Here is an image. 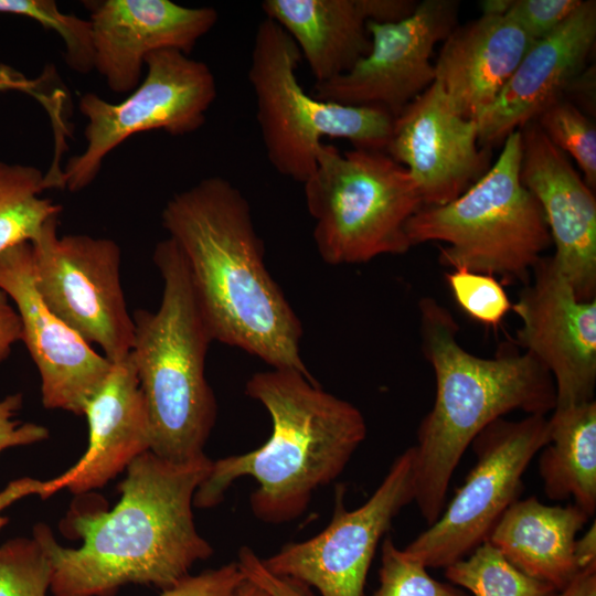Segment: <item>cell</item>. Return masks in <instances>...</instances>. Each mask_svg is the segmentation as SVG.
Here are the masks:
<instances>
[{"label": "cell", "mask_w": 596, "mask_h": 596, "mask_svg": "<svg viewBox=\"0 0 596 596\" xmlns=\"http://www.w3.org/2000/svg\"><path fill=\"white\" fill-rule=\"evenodd\" d=\"M211 465L206 455L175 464L142 454L127 467L111 510L73 504L61 530L82 540L78 547L61 545L50 526L38 523L32 536L51 561L53 596H113L127 584L163 590L211 557L213 547L193 517L195 491Z\"/></svg>", "instance_id": "1"}, {"label": "cell", "mask_w": 596, "mask_h": 596, "mask_svg": "<svg viewBox=\"0 0 596 596\" xmlns=\"http://www.w3.org/2000/svg\"><path fill=\"white\" fill-rule=\"evenodd\" d=\"M161 220L185 257L214 341L312 376L300 354L301 322L265 266L241 191L221 177L203 179L175 193Z\"/></svg>", "instance_id": "2"}, {"label": "cell", "mask_w": 596, "mask_h": 596, "mask_svg": "<svg viewBox=\"0 0 596 596\" xmlns=\"http://www.w3.org/2000/svg\"><path fill=\"white\" fill-rule=\"evenodd\" d=\"M245 392L269 414L270 436L252 451L212 460L193 505L215 507L234 481L251 477L258 485L249 498L253 514L269 524L294 521L345 469L365 439V419L352 403L297 370L257 372Z\"/></svg>", "instance_id": "3"}, {"label": "cell", "mask_w": 596, "mask_h": 596, "mask_svg": "<svg viewBox=\"0 0 596 596\" xmlns=\"http://www.w3.org/2000/svg\"><path fill=\"white\" fill-rule=\"evenodd\" d=\"M418 310L422 352L434 371L436 394L413 446L414 501L430 525L476 436L513 411L546 415L556 393L551 374L529 352L504 344L496 356H477L461 347L457 321L435 298L423 297Z\"/></svg>", "instance_id": "4"}, {"label": "cell", "mask_w": 596, "mask_h": 596, "mask_svg": "<svg viewBox=\"0 0 596 596\" xmlns=\"http://www.w3.org/2000/svg\"><path fill=\"white\" fill-rule=\"evenodd\" d=\"M162 279L156 311L135 310L130 358L146 402L150 451L175 464L199 459L217 415L205 377L214 341L196 298L185 257L170 237L152 254Z\"/></svg>", "instance_id": "5"}, {"label": "cell", "mask_w": 596, "mask_h": 596, "mask_svg": "<svg viewBox=\"0 0 596 596\" xmlns=\"http://www.w3.org/2000/svg\"><path fill=\"white\" fill-rule=\"evenodd\" d=\"M521 152L517 130L461 195L443 205H423L406 224L412 246L445 243L441 266L492 275L502 285L528 284L552 240L540 203L521 181Z\"/></svg>", "instance_id": "6"}, {"label": "cell", "mask_w": 596, "mask_h": 596, "mask_svg": "<svg viewBox=\"0 0 596 596\" xmlns=\"http://www.w3.org/2000/svg\"><path fill=\"white\" fill-rule=\"evenodd\" d=\"M312 236L329 265L362 264L412 247L408 220L423 206L408 170L384 150L322 143L302 183Z\"/></svg>", "instance_id": "7"}, {"label": "cell", "mask_w": 596, "mask_h": 596, "mask_svg": "<svg viewBox=\"0 0 596 596\" xmlns=\"http://www.w3.org/2000/svg\"><path fill=\"white\" fill-rule=\"evenodd\" d=\"M300 58L297 45L283 28L267 18L259 22L248 79L273 168L304 183L317 166L324 137L347 139L358 149L385 151L394 116L380 107L341 105L306 93L296 76Z\"/></svg>", "instance_id": "8"}, {"label": "cell", "mask_w": 596, "mask_h": 596, "mask_svg": "<svg viewBox=\"0 0 596 596\" xmlns=\"http://www.w3.org/2000/svg\"><path fill=\"white\" fill-rule=\"evenodd\" d=\"M143 81L119 103L95 93L79 99L87 119L86 148L72 157L61 173V189L78 192L97 177L109 152L132 135L163 130L182 136L201 128L216 97V82L210 67L173 49L150 53L145 60Z\"/></svg>", "instance_id": "9"}, {"label": "cell", "mask_w": 596, "mask_h": 596, "mask_svg": "<svg viewBox=\"0 0 596 596\" xmlns=\"http://www.w3.org/2000/svg\"><path fill=\"white\" fill-rule=\"evenodd\" d=\"M549 441V418H498L472 440L476 464L439 518L403 550L428 567L467 557L519 499L531 460Z\"/></svg>", "instance_id": "10"}, {"label": "cell", "mask_w": 596, "mask_h": 596, "mask_svg": "<svg viewBox=\"0 0 596 596\" xmlns=\"http://www.w3.org/2000/svg\"><path fill=\"white\" fill-rule=\"evenodd\" d=\"M50 219L31 244L36 290L45 305L104 356L130 353L134 320L121 285V249L111 238L57 233Z\"/></svg>", "instance_id": "11"}, {"label": "cell", "mask_w": 596, "mask_h": 596, "mask_svg": "<svg viewBox=\"0 0 596 596\" xmlns=\"http://www.w3.org/2000/svg\"><path fill=\"white\" fill-rule=\"evenodd\" d=\"M414 448L392 462L382 482L359 508L348 510L338 492L333 514L318 534L284 545L262 558L272 574L315 588L320 596H363L366 576L394 518L414 501Z\"/></svg>", "instance_id": "12"}, {"label": "cell", "mask_w": 596, "mask_h": 596, "mask_svg": "<svg viewBox=\"0 0 596 596\" xmlns=\"http://www.w3.org/2000/svg\"><path fill=\"white\" fill-rule=\"evenodd\" d=\"M459 3L424 0L406 18L368 22V54L348 72L315 83L311 95L349 106L380 107L394 117L435 79V46L457 26Z\"/></svg>", "instance_id": "13"}, {"label": "cell", "mask_w": 596, "mask_h": 596, "mask_svg": "<svg viewBox=\"0 0 596 596\" xmlns=\"http://www.w3.org/2000/svg\"><path fill=\"white\" fill-rule=\"evenodd\" d=\"M511 310L521 320L517 343L553 379L556 393L554 408L593 401L596 386V299H577L551 256H543Z\"/></svg>", "instance_id": "14"}, {"label": "cell", "mask_w": 596, "mask_h": 596, "mask_svg": "<svg viewBox=\"0 0 596 596\" xmlns=\"http://www.w3.org/2000/svg\"><path fill=\"white\" fill-rule=\"evenodd\" d=\"M0 289L19 315L21 341L40 375L43 406L83 415L113 362L45 305L34 283L30 242L0 253Z\"/></svg>", "instance_id": "15"}, {"label": "cell", "mask_w": 596, "mask_h": 596, "mask_svg": "<svg viewBox=\"0 0 596 596\" xmlns=\"http://www.w3.org/2000/svg\"><path fill=\"white\" fill-rule=\"evenodd\" d=\"M385 151L404 166L423 205H443L490 168L492 149L478 140L477 123L459 115L433 84L395 117Z\"/></svg>", "instance_id": "16"}, {"label": "cell", "mask_w": 596, "mask_h": 596, "mask_svg": "<svg viewBox=\"0 0 596 596\" xmlns=\"http://www.w3.org/2000/svg\"><path fill=\"white\" fill-rule=\"evenodd\" d=\"M520 178L540 203L554 265L579 300L596 299V200L570 158L535 120L521 129Z\"/></svg>", "instance_id": "17"}, {"label": "cell", "mask_w": 596, "mask_h": 596, "mask_svg": "<svg viewBox=\"0 0 596 596\" xmlns=\"http://www.w3.org/2000/svg\"><path fill=\"white\" fill-rule=\"evenodd\" d=\"M89 10L94 68L114 93H131L147 55L173 49L190 55L216 24L211 7L190 8L169 0H98Z\"/></svg>", "instance_id": "18"}, {"label": "cell", "mask_w": 596, "mask_h": 596, "mask_svg": "<svg viewBox=\"0 0 596 596\" xmlns=\"http://www.w3.org/2000/svg\"><path fill=\"white\" fill-rule=\"evenodd\" d=\"M596 40V1L579 7L552 33L535 41L499 93L476 120L480 146L493 148L562 98L586 68Z\"/></svg>", "instance_id": "19"}, {"label": "cell", "mask_w": 596, "mask_h": 596, "mask_svg": "<svg viewBox=\"0 0 596 596\" xmlns=\"http://www.w3.org/2000/svg\"><path fill=\"white\" fill-rule=\"evenodd\" d=\"M88 445L84 455L64 473L39 481L43 499L68 489L85 494L104 487L151 448L146 402L130 355L113 368L84 406Z\"/></svg>", "instance_id": "20"}, {"label": "cell", "mask_w": 596, "mask_h": 596, "mask_svg": "<svg viewBox=\"0 0 596 596\" xmlns=\"http://www.w3.org/2000/svg\"><path fill=\"white\" fill-rule=\"evenodd\" d=\"M412 0H265V18L292 39L316 83L348 72L371 45L368 22H394L416 8Z\"/></svg>", "instance_id": "21"}, {"label": "cell", "mask_w": 596, "mask_h": 596, "mask_svg": "<svg viewBox=\"0 0 596 596\" xmlns=\"http://www.w3.org/2000/svg\"><path fill=\"white\" fill-rule=\"evenodd\" d=\"M535 41L507 14H481L443 41L435 79L451 107L477 120Z\"/></svg>", "instance_id": "22"}, {"label": "cell", "mask_w": 596, "mask_h": 596, "mask_svg": "<svg viewBox=\"0 0 596 596\" xmlns=\"http://www.w3.org/2000/svg\"><path fill=\"white\" fill-rule=\"evenodd\" d=\"M589 517L577 505H549L535 497L515 500L487 538L523 574L563 589L579 571L574 543Z\"/></svg>", "instance_id": "23"}, {"label": "cell", "mask_w": 596, "mask_h": 596, "mask_svg": "<svg viewBox=\"0 0 596 596\" xmlns=\"http://www.w3.org/2000/svg\"><path fill=\"white\" fill-rule=\"evenodd\" d=\"M552 412L549 441L539 459L545 496L554 501L573 499L592 518L596 511V402Z\"/></svg>", "instance_id": "24"}, {"label": "cell", "mask_w": 596, "mask_h": 596, "mask_svg": "<svg viewBox=\"0 0 596 596\" xmlns=\"http://www.w3.org/2000/svg\"><path fill=\"white\" fill-rule=\"evenodd\" d=\"M46 189L40 169L0 161V253L32 242L50 219L60 215L62 206L41 196Z\"/></svg>", "instance_id": "25"}, {"label": "cell", "mask_w": 596, "mask_h": 596, "mask_svg": "<svg viewBox=\"0 0 596 596\" xmlns=\"http://www.w3.org/2000/svg\"><path fill=\"white\" fill-rule=\"evenodd\" d=\"M446 578L473 596H554L551 585L511 565L489 542L445 568Z\"/></svg>", "instance_id": "26"}, {"label": "cell", "mask_w": 596, "mask_h": 596, "mask_svg": "<svg viewBox=\"0 0 596 596\" xmlns=\"http://www.w3.org/2000/svg\"><path fill=\"white\" fill-rule=\"evenodd\" d=\"M550 141L575 159L586 184L596 187V127L588 115L562 97L534 119Z\"/></svg>", "instance_id": "27"}, {"label": "cell", "mask_w": 596, "mask_h": 596, "mask_svg": "<svg viewBox=\"0 0 596 596\" xmlns=\"http://www.w3.org/2000/svg\"><path fill=\"white\" fill-rule=\"evenodd\" d=\"M0 13L22 15L54 30L64 42L67 65L87 74L94 70L92 26L88 20L63 13L52 0H0Z\"/></svg>", "instance_id": "28"}, {"label": "cell", "mask_w": 596, "mask_h": 596, "mask_svg": "<svg viewBox=\"0 0 596 596\" xmlns=\"http://www.w3.org/2000/svg\"><path fill=\"white\" fill-rule=\"evenodd\" d=\"M51 581V561L33 536L0 545V596H47Z\"/></svg>", "instance_id": "29"}, {"label": "cell", "mask_w": 596, "mask_h": 596, "mask_svg": "<svg viewBox=\"0 0 596 596\" xmlns=\"http://www.w3.org/2000/svg\"><path fill=\"white\" fill-rule=\"evenodd\" d=\"M380 585L372 596H469L433 578L417 560L398 549L391 536L381 545Z\"/></svg>", "instance_id": "30"}, {"label": "cell", "mask_w": 596, "mask_h": 596, "mask_svg": "<svg viewBox=\"0 0 596 596\" xmlns=\"http://www.w3.org/2000/svg\"><path fill=\"white\" fill-rule=\"evenodd\" d=\"M445 280L457 305L481 324L496 328L512 309L503 285L492 275L453 269Z\"/></svg>", "instance_id": "31"}, {"label": "cell", "mask_w": 596, "mask_h": 596, "mask_svg": "<svg viewBox=\"0 0 596 596\" xmlns=\"http://www.w3.org/2000/svg\"><path fill=\"white\" fill-rule=\"evenodd\" d=\"M583 0H511L507 15L534 41L557 29Z\"/></svg>", "instance_id": "32"}, {"label": "cell", "mask_w": 596, "mask_h": 596, "mask_svg": "<svg viewBox=\"0 0 596 596\" xmlns=\"http://www.w3.org/2000/svg\"><path fill=\"white\" fill-rule=\"evenodd\" d=\"M244 579L237 562L199 574H189L159 596H231Z\"/></svg>", "instance_id": "33"}, {"label": "cell", "mask_w": 596, "mask_h": 596, "mask_svg": "<svg viewBox=\"0 0 596 596\" xmlns=\"http://www.w3.org/2000/svg\"><path fill=\"white\" fill-rule=\"evenodd\" d=\"M22 404V393L10 394L0 401V453L11 447L43 441L50 435L45 426L14 419Z\"/></svg>", "instance_id": "34"}, {"label": "cell", "mask_w": 596, "mask_h": 596, "mask_svg": "<svg viewBox=\"0 0 596 596\" xmlns=\"http://www.w3.org/2000/svg\"><path fill=\"white\" fill-rule=\"evenodd\" d=\"M236 562L245 577L260 585L272 596H313L308 587L268 572L262 558L248 546L240 550Z\"/></svg>", "instance_id": "35"}, {"label": "cell", "mask_w": 596, "mask_h": 596, "mask_svg": "<svg viewBox=\"0 0 596 596\" xmlns=\"http://www.w3.org/2000/svg\"><path fill=\"white\" fill-rule=\"evenodd\" d=\"M21 338L19 315L9 297L0 289V364L7 360L13 345L21 341Z\"/></svg>", "instance_id": "36"}, {"label": "cell", "mask_w": 596, "mask_h": 596, "mask_svg": "<svg viewBox=\"0 0 596 596\" xmlns=\"http://www.w3.org/2000/svg\"><path fill=\"white\" fill-rule=\"evenodd\" d=\"M564 98L577 106L586 115L595 110V68H585L567 86Z\"/></svg>", "instance_id": "37"}, {"label": "cell", "mask_w": 596, "mask_h": 596, "mask_svg": "<svg viewBox=\"0 0 596 596\" xmlns=\"http://www.w3.org/2000/svg\"><path fill=\"white\" fill-rule=\"evenodd\" d=\"M554 596H596V564L581 571Z\"/></svg>", "instance_id": "38"}, {"label": "cell", "mask_w": 596, "mask_h": 596, "mask_svg": "<svg viewBox=\"0 0 596 596\" xmlns=\"http://www.w3.org/2000/svg\"><path fill=\"white\" fill-rule=\"evenodd\" d=\"M574 556L579 571L592 564H596L595 521L583 536L576 538L574 543Z\"/></svg>", "instance_id": "39"}, {"label": "cell", "mask_w": 596, "mask_h": 596, "mask_svg": "<svg viewBox=\"0 0 596 596\" xmlns=\"http://www.w3.org/2000/svg\"><path fill=\"white\" fill-rule=\"evenodd\" d=\"M32 87L31 82L9 66L0 73V92L9 89L31 92Z\"/></svg>", "instance_id": "40"}, {"label": "cell", "mask_w": 596, "mask_h": 596, "mask_svg": "<svg viewBox=\"0 0 596 596\" xmlns=\"http://www.w3.org/2000/svg\"><path fill=\"white\" fill-rule=\"evenodd\" d=\"M231 596H272L265 588L244 576Z\"/></svg>", "instance_id": "41"}, {"label": "cell", "mask_w": 596, "mask_h": 596, "mask_svg": "<svg viewBox=\"0 0 596 596\" xmlns=\"http://www.w3.org/2000/svg\"><path fill=\"white\" fill-rule=\"evenodd\" d=\"M511 0H483L480 4L482 14L503 15L510 7Z\"/></svg>", "instance_id": "42"}, {"label": "cell", "mask_w": 596, "mask_h": 596, "mask_svg": "<svg viewBox=\"0 0 596 596\" xmlns=\"http://www.w3.org/2000/svg\"><path fill=\"white\" fill-rule=\"evenodd\" d=\"M6 68V65H0V73Z\"/></svg>", "instance_id": "43"}]
</instances>
